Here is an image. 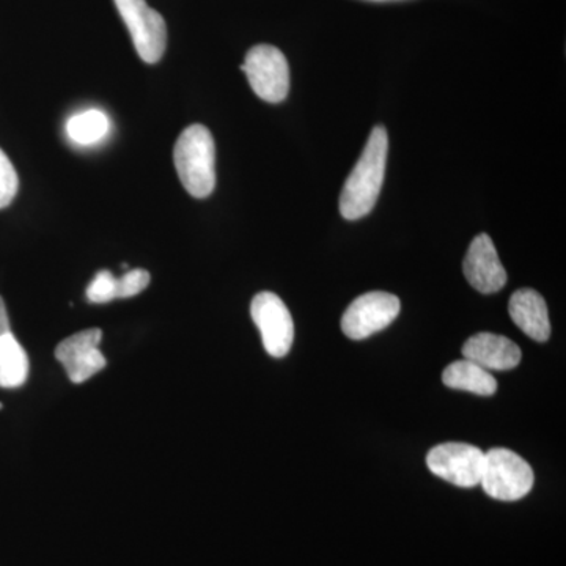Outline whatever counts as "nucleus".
Wrapping results in <instances>:
<instances>
[{"mask_svg": "<svg viewBox=\"0 0 566 566\" xmlns=\"http://www.w3.org/2000/svg\"><path fill=\"white\" fill-rule=\"evenodd\" d=\"M387 151L389 137L386 128L376 126L342 191L340 212L348 221L364 218L378 202L385 182Z\"/></svg>", "mask_w": 566, "mask_h": 566, "instance_id": "obj_1", "label": "nucleus"}, {"mask_svg": "<svg viewBox=\"0 0 566 566\" xmlns=\"http://www.w3.org/2000/svg\"><path fill=\"white\" fill-rule=\"evenodd\" d=\"M175 169L186 191L196 199H207L216 186V145L210 129L188 126L174 150Z\"/></svg>", "mask_w": 566, "mask_h": 566, "instance_id": "obj_2", "label": "nucleus"}, {"mask_svg": "<svg viewBox=\"0 0 566 566\" xmlns=\"http://www.w3.org/2000/svg\"><path fill=\"white\" fill-rule=\"evenodd\" d=\"M535 475L524 458L509 449H491L485 453L482 485L490 497L515 502L526 497L534 486Z\"/></svg>", "mask_w": 566, "mask_h": 566, "instance_id": "obj_3", "label": "nucleus"}, {"mask_svg": "<svg viewBox=\"0 0 566 566\" xmlns=\"http://www.w3.org/2000/svg\"><path fill=\"white\" fill-rule=\"evenodd\" d=\"M256 96L266 103H282L290 92V66L285 55L271 44H256L241 65Z\"/></svg>", "mask_w": 566, "mask_h": 566, "instance_id": "obj_4", "label": "nucleus"}, {"mask_svg": "<svg viewBox=\"0 0 566 566\" xmlns=\"http://www.w3.org/2000/svg\"><path fill=\"white\" fill-rule=\"evenodd\" d=\"M123 22L132 33L134 48L145 63L161 61L167 46L166 21L147 0H114Z\"/></svg>", "mask_w": 566, "mask_h": 566, "instance_id": "obj_5", "label": "nucleus"}, {"mask_svg": "<svg viewBox=\"0 0 566 566\" xmlns=\"http://www.w3.org/2000/svg\"><path fill=\"white\" fill-rule=\"evenodd\" d=\"M485 453L464 442L436 446L427 455V465L434 475L460 488L480 485Z\"/></svg>", "mask_w": 566, "mask_h": 566, "instance_id": "obj_6", "label": "nucleus"}, {"mask_svg": "<svg viewBox=\"0 0 566 566\" xmlns=\"http://www.w3.org/2000/svg\"><path fill=\"white\" fill-rule=\"evenodd\" d=\"M400 300L395 294L370 292L354 300L342 318V331L352 340H364L386 329L400 314Z\"/></svg>", "mask_w": 566, "mask_h": 566, "instance_id": "obj_7", "label": "nucleus"}, {"mask_svg": "<svg viewBox=\"0 0 566 566\" xmlns=\"http://www.w3.org/2000/svg\"><path fill=\"white\" fill-rule=\"evenodd\" d=\"M251 315L262 334L266 353L277 359L285 357L292 349L294 323L289 307L281 297L271 292L256 294L252 300Z\"/></svg>", "mask_w": 566, "mask_h": 566, "instance_id": "obj_8", "label": "nucleus"}, {"mask_svg": "<svg viewBox=\"0 0 566 566\" xmlns=\"http://www.w3.org/2000/svg\"><path fill=\"white\" fill-rule=\"evenodd\" d=\"M103 331L98 327L81 331L62 340L55 348V357L63 365L71 382L81 385L106 368V357L99 352Z\"/></svg>", "mask_w": 566, "mask_h": 566, "instance_id": "obj_9", "label": "nucleus"}, {"mask_svg": "<svg viewBox=\"0 0 566 566\" xmlns=\"http://www.w3.org/2000/svg\"><path fill=\"white\" fill-rule=\"evenodd\" d=\"M465 279L476 292L493 294L501 292L506 283V271L499 260L493 240L486 233L474 238L463 263Z\"/></svg>", "mask_w": 566, "mask_h": 566, "instance_id": "obj_10", "label": "nucleus"}, {"mask_svg": "<svg viewBox=\"0 0 566 566\" xmlns=\"http://www.w3.org/2000/svg\"><path fill=\"white\" fill-rule=\"evenodd\" d=\"M463 356L488 371H505L520 365L523 353L504 335L480 333L465 342Z\"/></svg>", "mask_w": 566, "mask_h": 566, "instance_id": "obj_11", "label": "nucleus"}, {"mask_svg": "<svg viewBox=\"0 0 566 566\" xmlns=\"http://www.w3.org/2000/svg\"><path fill=\"white\" fill-rule=\"evenodd\" d=\"M509 314L513 323L535 342L551 337L549 312L542 294L532 289H521L510 297Z\"/></svg>", "mask_w": 566, "mask_h": 566, "instance_id": "obj_12", "label": "nucleus"}, {"mask_svg": "<svg viewBox=\"0 0 566 566\" xmlns=\"http://www.w3.org/2000/svg\"><path fill=\"white\" fill-rule=\"evenodd\" d=\"M442 382L450 389L465 390L482 397H490L497 392V381L494 376L468 359L447 365L442 374Z\"/></svg>", "mask_w": 566, "mask_h": 566, "instance_id": "obj_13", "label": "nucleus"}, {"mask_svg": "<svg viewBox=\"0 0 566 566\" xmlns=\"http://www.w3.org/2000/svg\"><path fill=\"white\" fill-rule=\"evenodd\" d=\"M29 376V357L13 334L0 337V387L18 389Z\"/></svg>", "mask_w": 566, "mask_h": 566, "instance_id": "obj_14", "label": "nucleus"}, {"mask_svg": "<svg viewBox=\"0 0 566 566\" xmlns=\"http://www.w3.org/2000/svg\"><path fill=\"white\" fill-rule=\"evenodd\" d=\"M109 132V118L102 111H85L74 115L66 123L70 139L81 145H92L102 140Z\"/></svg>", "mask_w": 566, "mask_h": 566, "instance_id": "obj_15", "label": "nucleus"}, {"mask_svg": "<svg viewBox=\"0 0 566 566\" xmlns=\"http://www.w3.org/2000/svg\"><path fill=\"white\" fill-rule=\"evenodd\" d=\"M87 300L93 304H107L117 297V277L111 271H99L87 289Z\"/></svg>", "mask_w": 566, "mask_h": 566, "instance_id": "obj_16", "label": "nucleus"}, {"mask_svg": "<svg viewBox=\"0 0 566 566\" xmlns=\"http://www.w3.org/2000/svg\"><path fill=\"white\" fill-rule=\"evenodd\" d=\"M20 180L9 156L0 148V210L9 207L17 197Z\"/></svg>", "mask_w": 566, "mask_h": 566, "instance_id": "obj_17", "label": "nucleus"}, {"mask_svg": "<svg viewBox=\"0 0 566 566\" xmlns=\"http://www.w3.org/2000/svg\"><path fill=\"white\" fill-rule=\"evenodd\" d=\"M150 273L145 270L128 271L122 277H117V297L118 300H126V297L137 296L147 289L150 283Z\"/></svg>", "mask_w": 566, "mask_h": 566, "instance_id": "obj_18", "label": "nucleus"}, {"mask_svg": "<svg viewBox=\"0 0 566 566\" xmlns=\"http://www.w3.org/2000/svg\"><path fill=\"white\" fill-rule=\"evenodd\" d=\"M11 334L9 314H7L6 301L0 296V337Z\"/></svg>", "mask_w": 566, "mask_h": 566, "instance_id": "obj_19", "label": "nucleus"}, {"mask_svg": "<svg viewBox=\"0 0 566 566\" xmlns=\"http://www.w3.org/2000/svg\"><path fill=\"white\" fill-rule=\"evenodd\" d=\"M368 2H395V0H368Z\"/></svg>", "mask_w": 566, "mask_h": 566, "instance_id": "obj_20", "label": "nucleus"}, {"mask_svg": "<svg viewBox=\"0 0 566 566\" xmlns=\"http://www.w3.org/2000/svg\"><path fill=\"white\" fill-rule=\"evenodd\" d=\"M0 409H3V405L2 403H0Z\"/></svg>", "mask_w": 566, "mask_h": 566, "instance_id": "obj_21", "label": "nucleus"}]
</instances>
